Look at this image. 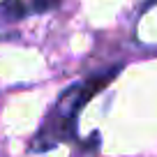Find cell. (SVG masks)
Returning a JSON list of instances; mask_svg holds the SVG:
<instances>
[{
	"label": "cell",
	"mask_w": 157,
	"mask_h": 157,
	"mask_svg": "<svg viewBox=\"0 0 157 157\" xmlns=\"http://www.w3.org/2000/svg\"><path fill=\"white\" fill-rule=\"evenodd\" d=\"M118 74V67L109 69L102 76H93L83 83L69 86L63 95L58 97L51 116L44 120L42 129L37 132V136L33 139V148L35 150H49V148L58 146L60 141H69L74 136V125H76V118L81 113V109L104 88V86L111 81Z\"/></svg>",
	"instance_id": "1"
},
{
	"label": "cell",
	"mask_w": 157,
	"mask_h": 157,
	"mask_svg": "<svg viewBox=\"0 0 157 157\" xmlns=\"http://www.w3.org/2000/svg\"><path fill=\"white\" fill-rule=\"evenodd\" d=\"M30 7L25 5L23 0H2V5H0V14L5 16L10 21H16V19H23L28 14Z\"/></svg>",
	"instance_id": "2"
},
{
	"label": "cell",
	"mask_w": 157,
	"mask_h": 157,
	"mask_svg": "<svg viewBox=\"0 0 157 157\" xmlns=\"http://www.w3.org/2000/svg\"><path fill=\"white\" fill-rule=\"evenodd\" d=\"M58 5V0H33L30 2V10L33 12H49Z\"/></svg>",
	"instance_id": "3"
}]
</instances>
